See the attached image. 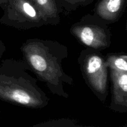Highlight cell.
Listing matches in <instances>:
<instances>
[{
  "instance_id": "obj_3",
  "label": "cell",
  "mask_w": 127,
  "mask_h": 127,
  "mask_svg": "<svg viewBox=\"0 0 127 127\" xmlns=\"http://www.w3.org/2000/svg\"><path fill=\"white\" fill-rule=\"evenodd\" d=\"M78 63L86 85L95 96L105 104L109 88V70L105 56L100 51L86 48L81 51Z\"/></svg>"
},
{
  "instance_id": "obj_12",
  "label": "cell",
  "mask_w": 127,
  "mask_h": 127,
  "mask_svg": "<svg viewBox=\"0 0 127 127\" xmlns=\"http://www.w3.org/2000/svg\"><path fill=\"white\" fill-rule=\"evenodd\" d=\"M6 47L4 42L2 40H0V58L2 57V55L4 53L5 51H6Z\"/></svg>"
},
{
  "instance_id": "obj_10",
  "label": "cell",
  "mask_w": 127,
  "mask_h": 127,
  "mask_svg": "<svg viewBox=\"0 0 127 127\" xmlns=\"http://www.w3.org/2000/svg\"><path fill=\"white\" fill-rule=\"evenodd\" d=\"M31 127H97L92 125H84L78 124L74 119L68 118L52 119L35 124Z\"/></svg>"
},
{
  "instance_id": "obj_8",
  "label": "cell",
  "mask_w": 127,
  "mask_h": 127,
  "mask_svg": "<svg viewBox=\"0 0 127 127\" xmlns=\"http://www.w3.org/2000/svg\"><path fill=\"white\" fill-rule=\"evenodd\" d=\"M44 19L46 25L57 26L60 23V6L56 0H31Z\"/></svg>"
},
{
  "instance_id": "obj_14",
  "label": "cell",
  "mask_w": 127,
  "mask_h": 127,
  "mask_svg": "<svg viewBox=\"0 0 127 127\" xmlns=\"http://www.w3.org/2000/svg\"><path fill=\"white\" fill-rule=\"evenodd\" d=\"M124 127H127V125H125V126Z\"/></svg>"
},
{
  "instance_id": "obj_5",
  "label": "cell",
  "mask_w": 127,
  "mask_h": 127,
  "mask_svg": "<svg viewBox=\"0 0 127 127\" xmlns=\"http://www.w3.org/2000/svg\"><path fill=\"white\" fill-rule=\"evenodd\" d=\"M0 17V24L19 30L47 26L44 19L31 0H7Z\"/></svg>"
},
{
  "instance_id": "obj_9",
  "label": "cell",
  "mask_w": 127,
  "mask_h": 127,
  "mask_svg": "<svg viewBox=\"0 0 127 127\" xmlns=\"http://www.w3.org/2000/svg\"><path fill=\"white\" fill-rule=\"evenodd\" d=\"M105 57L109 70L127 72V55L125 53H110Z\"/></svg>"
},
{
  "instance_id": "obj_11",
  "label": "cell",
  "mask_w": 127,
  "mask_h": 127,
  "mask_svg": "<svg viewBox=\"0 0 127 127\" xmlns=\"http://www.w3.org/2000/svg\"><path fill=\"white\" fill-rule=\"evenodd\" d=\"M93 0H61V5L66 11L70 12L78 9L79 6L89 4Z\"/></svg>"
},
{
  "instance_id": "obj_6",
  "label": "cell",
  "mask_w": 127,
  "mask_h": 127,
  "mask_svg": "<svg viewBox=\"0 0 127 127\" xmlns=\"http://www.w3.org/2000/svg\"><path fill=\"white\" fill-rule=\"evenodd\" d=\"M111 84V100L109 109L114 112H127V72L109 70Z\"/></svg>"
},
{
  "instance_id": "obj_4",
  "label": "cell",
  "mask_w": 127,
  "mask_h": 127,
  "mask_svg": "<svg viewBox=\"0 0 127 127\" xmlns=\"http://www.w3.org/2000/svg\"><path fill=\"white\" fill-rule=\"evenodd\" d=\"M109 26L94 14H88L71 26L69 32L86 48L102 52L111 45L112 34Z\"/></svg>"
},
{
  "instance_id": "obj_7",
  "label": "cell",
  "mask_w": 127,
  "mask_h": 127,
  "mask_svg": "<svg viewBox=\"0 0 127 127\" xmlns=\"http://www.w3.org/2000/svg\"><path fill=\"white\" fill-rule=\"evenodd\" d=\"M126 0H100L97 3L94 14L108 25L119 21L124 14Z\"/></svg>"
},
{
  "instance_id": "obj_1",
  "label": "cell",
  "mask_w": 127,
  "mask_h": 127,
  "mask_svg": "<svg viewBox=\"0 0 127 127\" xmlns=\"http://www.w3.org/2000/svg\"><path fill=\"white\" fill-rule=\"evenodd\" d=\"M20 50L30 71L46 84L52 94L64 99L69 97L63 85L74 84L73 78L63 67V60L69 55L66 46L55 40L33 38L24 42Z\"/></svg>"
},
{
  "instance_id": "obj_2",
  "label": "cell",
  "mask_w": 127,
  "mask_h": 127,
  "mask_svg": "<svg viewBox=\"0 0 127 127\" xmlns=\"http://www.w3.org/2000/svg\"><path fill=\"white\" fill-rule=\"evenodd\" d=\"M24 60H3L0 64V100L12 105L41 109L49 104V98L28 73Z\"/></svg>"
},
{
  "instance_id": "obj_13",
  "label": "cell",
  "mask_w": 127,
  "mask_h": 127,
  "mask_svg": "<svg viewBox=\"0 0 127 127\" xmlns=\"http://www.w3.org/2000/svg\"><path fill=\"white\" fill-rule=\"evenodd\" d=\"M6 2H7V0H0V7L2 9L3 8V7L6 4Z\"/></svg>"
}]
</instances>
